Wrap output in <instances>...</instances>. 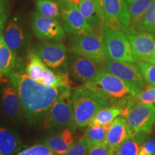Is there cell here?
I'll list each match as a JSON object with an SVG mask.
<instances>
[{
	"mask_svg": "<svg viewBox=\"0 0 155 155\" xmlns=\"http://www.w3.org/2000/svg\"><path fill=\"white\" fill-rule=\"evenodd\" d=\"M83 87L101 95L111 106L123 110L137 94L128 83L104 69L94 81L84 84Z\"/></svg>",
	"mask_w": 155,
	"mask_h": 155,
	"instance_id": "2",
	"label": "cell"
},
{
	"mask_svg": "<svg viewBox=\"0 0 155 155\" xmlns=\"http://www.w3.org/2000/svg\"><path fill=\"white\" fill-rule=\"evenodd\" d=\"M0 155H2V154H0Z\"/></svg>",
	"mask_w": 155,
	"mask_h": 155,
	"instance_id": "40",
	"label": "cell"
},
{
	"mask_svg": "<svg viewBox=\"0 0 155 155\" xmlns=\"http://www.w3.org/2000/svg\"><path fill=\"white\" fill-rule=\"evenodd\" d=\"M22 147L21 141L16 134L0 127V154L14 155Z\"/></svg>",
	"mask_w": 155,
	"mask_h": 155,
	"instance_id": "20",
	"label": "cell"
},
{
	"mask_svg": "<svg viewBox=\"0 0 155 155\" xmlns=\"http://www.w3.org/2000/svg\"><path fill=\"white\" fill-rule=\"evenodd\" d=\"M125 1L127 2V4H129V3H131V2H133L134 0H125Z\"/></svg>",
	"mask_w": 155,
	"mask_h": 155,
	"instance_id": "37",
	"label": "cell"
},
{
	"mask_svg": "<svg viewBox=\"0 0 155 155\" xmlns=\"http://www.w3.org/2000/svg\"><path fill=\"white\" fill-rule=\"evenodd\" d=\"M138 155H155V139H147L141 147Z\"/></svg>",
	"mask_w": 155,
	"mask_h": 155,
	"instance_id": "35",
	"label": "cell"
},
{
	"mask_svg": "<svg viewBox=\"0 0 155 155\" xmlns=\"http://www.w3.org/2000/svg\"><path fill=\"white\" fill-rule=\"evenodd\" d=\"M70 51L76 55L101 64L108 58L102 35L94 32L88 34L73 35L71 38Z\"/></svg>",
	"mask_w": 155,
	"mask_h": 155,
	"instance_id": "5",
	"label": "cell"
},
{
	"mask_svg": "<svg viewBox=\"0 0 155 155\" xmlns=\"http://www.w3.org/2000/svg\"><path fill=\"white\" fill-rule=\"evenodd\" d=\"M73 143L72 131L68 129H64L61 133L48 137L44 141L55 155H65Z\"/></svg>",
	"mask_w": 155,
	"mask_h": 155,
	"instance_id": "17",
	"label": "cell"
},
{
	"mask_svg": "<svg viewBox=\"0 0 155 155\" xmlns=\"http://www.w3.org/2000/svg\"><path fill=\"white\" fill-rule=\"evenodd\" d=\"M50 155H55L54 154H50Z\"/></svg>",
	"mask_w": 155,
	"mask_h": 155,
	"instance_id": "39",
	"label": "cell"
},
{
	"mask_svg": "<svg viewBox=\"0 0 155 155\" xmlns=\"http://www.w3.org/2000/svg\"><path fill=\"white\" fill-rule=\"evenodd\" d=\"M32 29L38 38L44 40H59L65 38V30L59 21L33 13L32 18Z\"/></svg>",
	"mask_w": 155,
	"mask_h": 155,
	"instance_id": "11",
	"label": "cell"
},
{
	"mask_svg": "<svg viewBox=\"0 0 155 155\" xmlns=\"http://www.w3.org/2000/svg\"><path fill=\"white\" fill-rule=\"evenodd\" d=\"M103 69L101 64L76 55L71 58L68 64V71L71 77L84 84L94 81Z\"/></svg>",
	"mask_w": 155,
	"mask_h": 155,
	"instance_id": "12",
	"label": "cell"
},
{
	"mask_svg": "<svg viewBox=\"0 0 155 155\" xmlns=\"http://www.w3.org/2000/svg\"><path fill=\"white\" fill-rule=\"evenodd\" d=\"M71 87L62 89L61 94L54 102L44 118L45 129H67L73 124V97Z\"/></svg>",
	"mask_w": 155,
	"mask_h": 155,
	"instance_id": "4",
	"label": "cell"
},
{
	"mask_svg": "<svg viewBox=\"0 0 155 155\" xmlns=\"http://www.w3.org/2000/svg\"><path fill=\"white\" fill-rule=\"evenodd\" d=\"M104 12L105 19L116 18L124 26L130 25V17L125 0H104Z\"/></svg>",
	"mask_w": 155,
	"mask_h": 155,
	"instance_id": "16",
	"label": "cell"
},
{
	"mask_svg": "<svg viewBox=\"0 0 155 155\" xmlns=\"http://www.w3.org/2000/svg\"><path fill=\"white\" fill-rule=\"evenodd\" d=\"M132 134V131L126 119L122 116H119L112 122L108 131L106 142L116 151L118 147Z\"/></svg>",
	"mask_w": 155,
	"mask_h": 155,
	"instance_id": "14",
	"label": "cell"
},
{
	"mask_svg": "<svg viewBox=\"0 0 155 155\" xmlns=\"http://www.w3.org/2000/svg\"><path fill=\"white\" fill-rule=\"evenodd\" d=\"M147 133H133L116 151V155H138L141 147L147 140Z\"/></svg>",
	"mask_w": 155,
	"mask_h": 155,
	"instance_id": "22",
	"label": "cell"
},
{
	"mask_svg": "<svg viewBox=\"0 0 155 155\" xmlns=\"http://www.w3.org/2000/svg\"><path fill=\"white\" fill-rule=\"evenodd\" d=\"M121 116L133 133L149 134L155 123V106L139 101L135 97L123 110Z\"/></svg>",
	"mask_w": 155,
	"mask_h": 155,
	"instance_id": "6",
	"label": "cell"
},
{
	"mask_svg": "<svg viewBox=\"0 0 155 155\" xmlns=\"http://www.w3.org/2000/svg\"><path fill=\"white\" fill-rule=\"evenodd\" d=\"M12 85L18 94L22 112L29 124L43 121L63 88L48 86L27 75L18 66L9 75Z\"/></svg>",
	"mask_w": 155,
	"mask_h": 155,
	"instance_id": "1",
	"label": "cell"
},
{
	"mask_svg": "<svg viewBox=\"0 0 155 155\" xmlns=\"http://www.w3.org/2000/svg\"><path fill=\"white\" fill-rule=\"evenodd\" d=\"M73 129L83 128L90 124L94 116L103 108L111 104L99 94L84 87H78L72 93Z\"/></svg>",
	"mask_w": 155,
	"mask_h": 155,
	"instance_id": "3",
	"label": "cell"
},
{
	"mask_svg": "<svg viewBox=\"0 0 155 155\" xmlns=\"http://www.w3.org/2000/svg\"><path fill=\"white\" fill-rule=\"evenodd\" d=\"M1 104L4 113L9 118H19L22 114L20 98L12 85H7L2 90Z\"/></svg>",
	"mask_w": 155,
	"mask_h": 155,
	"instance_id": "15",
	"label": "cell"
},
{
	"mask_svg": "<svg viewBox=\"0 0 155 155\" xmlns=\"http://www.w3.org/2000/svg\"><path fill=\"white\" fill-rule=\"evenodd\" d=\"M16 65V55L0 36V81L9 76Z\"/></svg>",
	"mask_w": 155,
	"mask_h": 155,
	"instance_id": "19",
	"label": "cell"
},
{
	"mask_svg": "<svg viewBox=\"0 0 155 155\" xmlns=\"http://www.w3.org/2000/svg\"><path fill=\"white\" fill-rule=\"evenodd\" d=\"M152 0H134L127 4L130 17V25L134 29L137 28L141 18L144 16Z\"/></svg>",
	"mask_w": 155,
	"mask_h": 155,
	"instance_id": "25",
	"label": "cell"
},
{
	"mask_svg": "<svg viewBox=\"0 0 155 155\" xmlns=\"http://www.w3.org/2000/svg\"><path fill=\"white\" fill-rule=\"evenodd\" d=\"M88 144L82 137L73 143L65 155H88Z\"/></svg>",
	"mask_w": 155,
	"mask_h": 155,
	"instance_id": "32",
	"label": "cell"
},
{
	"mask_svg": "<svg viewBox=\"0 0 155 155\" xmlns=\"http://www.w3.org/2000/svg\"><path fill=\"white\" fill-rule=\"evenodd\" d=\"M88 155H116V153L107 143L104 142L89 148Z\"/></svg>",
	"mask_w": 155,
	"mask_h": 155,
	"instance_id": "33",
	"label": "cell"
},
{
	"mask_svg": "<svg viewBox=\"0 0 155 155\" xmlns=\"http://www.w3.org/2000/svg\"><path fill=\"white\" fill-rule=\"evenodd\" d=\"M112 122L103 125H88L83 137L88 144V148L94 145L106 142L108 131Z\"/></svg>",
	"mask_w": 155,
	"mask_h": 155,
	"instance_id": "23",
	"label": "cell"
},
{
	"mask_svg": "<svg viewBox=\"0 0 155 155\" xmlns=\"http://www.w3.org/2000/svg\"><path fill=\"white\" fill-rule=\"evenodd\" d=\"M36 51L46 65L51 68L62 66L66 60V48L63 42H42L37 45Z\"/></svg>",
	"mask_w": 155,
	"mask_h": 155,
	"instance_id": "13",
	"label": "cell"
},
{
	"mask_svg": "<svg viewBox=\"0 0 155 155\" xmlns=\"http://www.w3.org/2000/svg\"><path fill=\"white\" fill-rule=\"evenodd\" d=\"M136 98L144 104L155 106V86L147 84L146 86L137 94Z\"/></svg>",
	"mask_w": 155,
	"mask_h": 155,
	"instance_id": "30",
	"label": "cell"
},
{
	"mask_svg": "<svg viewBox=\"0 0 155 155\" xmlns=\"http://www.w3.org/2000/svg\"><path fill=\"white\" fill-rule=\"evenodd\" d=\"M130 42L131 50L138 61L155 63V37L148 32H141L130 26L121 30Z\"/></svg>",
	"mask_w": 155,
	"mask_h": 155,
	"instance_id": "8",
	"label": "cell"
},
{
	"mask_svg": "<svg viewBox=\"0 0 155 155\" xmlns=\"http://www.w3.org/2000/svg\"><path fill=\"white\" fill-rule=\"evenodd\" d=\"M101 32L108 58L129 63L138 62L131 50L130 42L121 30H113L104 26Z\"/></svg>",
	"mask_w": 155,
	"mask_h": 155,
	"instance_id": "7",
	"label": "cell"
},
{
	"mask_svg": "<svg viewBox=\"0 0 155 155\" xmlns=\"http://www.w3.org/2000/svg\"><path fill=\"white\" fill-rule=\"evenodd\" d=\"M123 109L117 106H111L106 107L97 113L89 125H103L112 122L118 116H121Z\"/></svg>",
	"mask_w": 155,
	"mask_h": 155,
	"instance_id": "26",
	"label": "cell"
},
{
	"mask_svg": "<svg viewBox=\"0 0 155 155\" xmlns=\"http://www.w3.org/2000/svg\"><path fill=\"white\" fill-rule=\"evenodd\" d=\"M137 67L147 84L155 86V63L138 61Z\"/></svg>",
	"mask_w": 155,
	"mask_h": 155,
	"instance_id": "29",
	"label": "cell"
},
{
	"mask_svg": "<svg viewBox=\"0 0 155 155\" xmlns=\"http://www.w3.org/2000/svg\"><path fill=\"white\" fill-rule=\"evenodd\" d=\"M54 154L45 144H36L19 152L17 155H50Z\"/></svg>",
	"mask_w": 155,
	"mask_h": 155,
	"instance_id": "31",
	"label": "cell"
},
{
	"mask_svg": "<svg viewBox=\"0 0 155 155\" xmlns=\"http://www.w3.org/2000/svg\"><path fill=\"white\" fill-rule=\"evenodd\" d=\"M2 37L6 45L15 53L22 47L25 42L22 29L15 22H12L7 25Z\"/></svg>",
	"mask_w": 155,
	"mask_h": 155,
	"instance_id": "21",
	"label": "cell"
},
{
	"mask_svg": "<svg viewBox=\"0 0 155 155\" xmlns=\"http://www.w3.org/2000/svg\"><path fill=\"white\" fill-rule=\"evenodd\" d=\"M9 14V5L7 0H0V36L2 35Z\"/></svg>",
	"mask_w": 155,
	"mask_h": 155,
	"instance_id": "34",
	"label": "cell"
},
{
	"mask_svg": "<svg viewBox=\"0 0 155 155\" xmlns=\"http://www.w3.org/2000/svg\"><path fill=\"white\" fill-rule=\"evenodd\" d=\"M94 2H95V3H96L97 7H98V9H99V11L102 13V14L104 15V0H94Z\"/></svg>",
	"mask_w": 155,
	"mask_h": 155,
	"instance_id": "36",
	"label": "cell"
},
{
	"mask_svg": "<svg viewBox=\"0 0 155 155\" xmlns=\"http://www.w3.org/2000/svg\"><path fill=\"white\" fill-rule=\"evenodd\" d=\"M135 30L154 34L155 32V0H152Z\"/></svg>",
	"mask_w": 155,
	"mask_h": 155,
	"instance_id": "28",
	"label": "cell"
},
{
	"mask_svg": "<svg viewBox=\"0 0 155 155\" xmlns=\"http://www.w3.org/2000/svg\"><path fill=\"white\" fill-rule=\"evenodd\" d=\"M46 66L38 54L30 53L28 55V63L25 68V73L33 80L42 83L44 71Z\"/></svg>",
	"mask_w": 155,
	"mask_h": 155,
	"instance_id": "24",
	"label": "cell"
},
{
	"mask_svg": "<svg viewBox=\"0 0 155 155\" xmlns=\"http://www.w3.org/2000/svg\"><path fill=\"white\" fill-rule=\"evenodd\" d=\"M78 9L92 29L101 28L102 30L105 17L97 7L94 0H82L79 4Z\"/></svg>",
	"mask_w": 155,
	"mask_h": 155,
	"instance_id": "18",
	"label": "cell"
},
{
	"mask_svg": "<svg viewBox=\"0 0 155 155\" xmlns=\"http://www.w3.org/2000/svg\"><path fill=\"white\" fill-rule=\"evenodd\" d=\"M60 7L61 17L64 22L63 28L65 32L73 35L88 34L94 32V30L81 14L78 6L68 2L67 0H62Z\"/></svg>",
	"mask_w": 155,
	"mask_h": 155,
	"instance_id": "10",
	"label": "cell"
},
{
	"mask_svg": "<svg viewBox=\"0 0 155 155\" xmlns=\"http://www.w3.org/2000/svg\"><path fill=\"white\" fill-rule=\"evenodd\" d=\"M102 66L106 71L128 83L137 94L146 86L147 83L136 63L114 61L108 58Z\"/></svg>",
	"mask_w": 155,
	"mask_h": 155,
	"instance_id": "9",
	"label": "cell"
},
{
	"mask_svg": "<svg viewBox=\"0 0 155 155\" xmlns=\"http://www.w3.org/2000/svg\"><path fill=\"white\" fill-rule=\"evenodd\" d=\"M37 12L42 16L53 19L61 18V7L54 0H36Z\"/></svg>",
	"mask_w": 155,
	"mask_h": 155,
	"instance_id": "27",
	"label": "cell"
},
{
	"mask_svg": "<svg viewBox=\"0 0 155 155\" xmlns=\"http://www.w3.org/2000/svg\"><path fill=\"white\" fill-rule=\"evenodd\" d=\"M153 35H154V37H155V32H154V34H153Z\"/></svg>",
	"mask_w": 155,
	"mask_h": 155,
	"instance_id": "38",
	"label": "cell"
}]
</instances>
